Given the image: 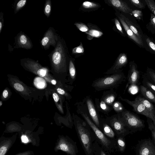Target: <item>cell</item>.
I'll list each match as a JSON object with an SVG mask.
<instances>
[{"instance_id":"52","label":"cell","mask_w":155,"mask_h":155,"mask_svg":"<svg viewBox=\"0 0 155 155\" xmlns=\"http://www.w3.org/2000/svg\"><path fill=\"white\" fill-rule=\"evenodd\" d=\"M2 104V103L1 101H0V106H1Z\"/></svg>"},{"instance_id":"28","label":"cell","mask_w":155,"mask_h":155,"mask_svg":"<svg viewBox=\"0 0 155 155\" xmlns=\"http://www.w3.org/2000/svg\"><path fill=\"white\" fill-rule=\"evenodd\" d=\"M147 78L155 84V71L147 68L145 75Z\"/></svg>"},{"instance_id":"19","label":"cell","mask_w":155,"mask_h":155,"mask_svg":"<svg viewBox=\"0 0 155 155\" xmlns=\"http://www.w3.org/2000/svg\"><path fill=\"white\" fill-rule=\"evenodd\" d=\"M121 17L124 20L130 29L139 38L142 39L143 34L141 30L139 29L136 25L132 22L128 18L119 12Z\"/></svg>"},{"instance_id":"13","label":"cell","mask_w":155,"mask_h":155,"mask_svg":"<svg viewBox=\"0 0 155 155\" xmlns=\"http://www.w3.org/2000/svg\"><path fill=\"white\" fill-rule=\"evenodd\" d=\"M130 69L127 76L128 82L126 86V89L129 85L135 86L138 83L139 75L137 65L134 61L130 63Z\"/></svg>"},{"instance_id":"6","label":"cell","mask_w":155,"mask_h":155,"mask_svg":"<svg viewBox=\"0 0 155 155\" xmlns=\"http://www.w3.org/2000/svg\"><path fill=\"white\" fill-rule=\"evenodd\" d=\"M119 98L121 100L126 102L131 106L133 108V110L135 112L151 119L155 125V115L150 112L143 104L137 99L135 98L134 100L132 101L126 98H124L120 96Z\"/></svg>"},{"instance_id":"34","label":"cell","mask_w":155,"mask_h":155,"mask_svg":"<svg viewBox=\"0 0 155 155\" xmlns=\"http://www.w3.org/2000/svg\"><path fill=\"white\" fill-rule=\"evenodd\" d=\"M27 1L26 0H20L17 3L14 11V14H16L19 10L23 8L25 5Z\"/></svg>"},{"instance_id":"46","label":"cell","mask_w":155,"mask_h":155,"mask_svg":"<svg viewBox=\"0 0 155 155\" xmlns=\"http://www.w3.org/2000/svg\"><path fill=\"white\" fill-rule=\"evenodd\" d=\"M21 139L22 142L26 143L29 142V140L26 135H23L21 137Z\"/></svg>"},{"instance_id":"50","label":"cell","mask_w":155,"mask_h":155,"mask_svg":"<svg viewBox=\"0 0 155 155\" xmlns=\"http://www.w3.org/2000/svg\"><path fill=\"white\" fill-rule=\"evenodd\" d=\"M52 83L53 84H56V81L54 80H53L51 81Z\"/></svg>"},{"instance_id":"4","label":"cell","mask_w":155,"mask_h":155,"mask_svg":"<svg viewBox=\"0 0 155 155\" xmlns=\"http://www.w3.org/2000/svg\"><path fill=\"white\" fill-rule=\"evenodd\" d=\"M75 105L77 113L81 115L84 119L103 144L108 147L110 144V141L91 120L88 115V112L85 103L84 101L76 103Z\"/></svg>"},{"instance_id":"47","label":"cell","mask_w":155,"mask_h":155,"mask_svg":"<svg viewBox=\"0 0 155 155\" xmlns=\"http://www.w3.org/2000/svg\"><path fill=\"white\" fill-rule=\"evenodd\" d=\"M57 92L61 95H66V93L65 91L62 89L58 88L57 89Z\"/></svg>"},{"instance_id":"2","label":"cell","mask_w":155,"mask_h":155,"mask_svg":"<svg viewBox=\"0 0 155 155\" xmlns=\"http://www.w3.org/2000/svg\"><path fill=\"white\" fill-rule=\"evenodd\" d=\"M126 78L124 73L120 72L98 78L93 81L91 86L97 91L113 89L118 86Z\"/></svg>"},{"instance_id":"12","label":"cell","mask_w":155,"mask_h":155,"mask_svg":"<svg viewBox=\"0 0 155 155\" xmlns=\"http://www.w3.org/2000/svg\"><path fill=\"white\" fill-rule=\"evenodd\" d=\"M128 59L125 53L120 54L116 59L113 66L104 74H112L122 72L121 69L127 64Z\"/></svg>"},{"instance_id":"16","label":"cell","mask_w":155,"mask_h":155,"mask_svg":"<svg viewBox=\"0 0 155 155\" xmlns=\"http://www.w3.org/2000/svg\"><path fill=\"white\" fill-rule=\"evenodd\" d=\"M17 134H14L9 137L2 136L0 139V155H5L8 150L15 143Z\"/></svg>"},{"instance_id":"24","label":"cell","mask_w":155,"mask_h":155,"mask_svg":"<svg viewBox=\"0 0 155 155\" xmlns=\"http://www.w3.org/2000/svg\"><path fill=\"white\" fill-rule=\"evenodd\" d=\"M143 85L150 90L155 94V84L149 80L145 75L143 77Z\"/></svg>"},{"instance_id":"31","label":"cell","mask_w":155,"mask_h":155,"mask_svg":"<svg viewBox=\"0 0 155 155\" xmlns=\"http://www.w3.org/2000/svg\"><path fill=\"white\" fill-rule=\"evenodd\" d=\"M85 33L91 36L96 38H99L103 34L102 32L95 29H89Z\"/></svg>"},{"instance_id":"26","label":"cell","mask_w":155,"mask_h":155,"mask_svg":"<svg viewBox=\"0 0 155 155\" xmlns=\"http://www.w3.org/2000/svg\"><path fill=\"white\" fill-rule=\"evenodd\" d=\"M83 8L86 9H93L100 7L98 4L89 1H85L82 4Z\"/></svg>"},{"instance_id":"35","label":"cell","mask_w":155,"mask_h":155,"mask_svg":"<svg viewBox=\"0 0 155 155\" xmlns=\"http://www.w3.org/2000/svg\"><path fill=\"white\" fill-rule=\"evenodd\" d=\"M84 52V48L81 42L79 46L73 48L72 50V53L74 54H83Z\"/></svg>"},{"instance_id":"36","label":"cell","mask_w":155,"mask_h":155,"mask_svg":"<svg viewBox=\"0 0 155 155\" xmlns=\"http://www.w3.org/2000/svg\"><path fill=\"white\" fill-rule=\"evenodd\" d=\"M74 25L81 31L83 32H86L89 30V28L85 24L80 22H76Z\"/></svg>"},{"instance_id":"45","label":"cell","mask_w":155,"mask_h":155,"mask_svg":"<svg viewBox=\"0 0 155 155\" xmlns=\"http://www.w3.org/2000/svg\"><path fill=\"white\" fill-rule=\"evenodd\" d=\"M150 20L151 25L155 28V16L152 13H151Z\"/></svg>"},{"instance_id":"51","label":"cell","mask_w":155,"mask_h":155,"mask_svg":"<svg viewBox=\"0 0 155 155\" xmlns=\"http://www.w3.org/2000/svg\"><path fill=\"white\" fill-rule=\"evenodd\" d=\"M101 155H105L104 153L102 151L101 152Z\"/></svg>"},{"instance_id":"30","label":"cell","mask_w":155,"mask_h":155,"mask_svg":"<svg viewBox=\"0 0 155 155\" xmlns=\"http://www.w3.org/2000/svg\"><path fill=\"white\" fill-rule=\"evenodd\" d=\"M103 126L106 134L110 137H113L114 135V133L110 126L104 122L103 123Z\"/></svg>"},{"instance_id":"21","label":"cell","mask_w":155,"mask_h":155,"mask_svg":"<svg viewBox=\"0 0 155 155\" xmlns=\"http://www.w3.org/2000/svg\"><path fill=\"white\" fill-rule=\"evenodd\" d=\"M140 90L143 96L150 102L155 103V94L154 93L143 85L140 86Z\"/></svg>"},{"instance_id":"17","label":"cell","mask_w":155,"mask_h":155,"mask_svg":"<svg viewBox=\"0 0 155 155\" xmlns=\"http://www.w3.org/2000/svg\"><path fill=\"white\" fill-rule=\"evenodd\" d=\"M106 3L112 6L124 13L129 14L133 12L125 2L119 0H107L105 1Z\"/></svg>"},{"instance_id":"37","label":"cell","mask_w":155,"mask_h":155,"mask_svg":"<svg viewBox=\"0 0 155 155\" xmlns=\"http://www.w3.org/2000/svg\"><path fill=\"white\" fill-rule=\"evenodd\" d=\"M130 1L132 4L139 8L143 9L145 8L144 4L139 0H130Z\"/></svg>"},{"instance_id":"44","label":"cell","mask_w":155,"mask_h":155,"mask_svg":"<svg viewBox=\"0 0 155 155\" xmlns=\"http://www.w3.org/2000/svg\"><path fill=\"white\" fill-rule=\"evenodd\" d=\"M34 154V152L31 150H28L19 153L15 155H32Z\"/></svg>"},{"instance_id":"10","label":"cell","mask_w":155,"mask_h":155,"mask_svg":"<svg viewBox=\"0 0 155 155\" xmlns=\"http://www.w3.org/2000/svg\"><path fill=\"white\" fill-rule=\"evenodd\" d=\"M105 120L109 123L117 133L124 134L127 132L129 133V130L122 121L118 113L107 117Z\"/></svg>"},{"instance_id":"27","label":"cell","mask_w":155,"mask_h":155,"mask_svg":"<svg viewBox=\"0 0 155 155\" xmlns=\"http://www.w3.org/2000/svg\"><path fill=\"white\" fill-rule=\"evenodd\" d=\"M51 2L50 0L45 1L44 10V13L45 16L48 18L51 15Z\"/></svg>"},{"instance_id":"3","label":"cell","mask_w":155,"mask_h":155,"mask_svg":"<svg viewBox=\"0 0 155 155\" xmlns=\"http://www.w3.org/2000/svg\"><path fill=\"white\" fill-rule=\"evenodd\" d=\"M127 128L133 132L142 130L144 127V122L137 115L125 109L118 113Z\"/></svg>"},{"instance_id":"1","label":"cell","mask_w":155,"mask_h":155,"mask_svg":"<svg viewBox=\"0 0 155 155\" xmlns=\"http://www.w3.org/2000/svg\"><path fill=\"white\" fill-rule=\"evenodd\" d=\"M53 67L66 70L69 66L70 55L64 39L59 35L57 45L48 55Z\"/></svg>"},{"instance_id":"43","label":"cell","mask_w":155,"mask_h":155,"mask_svg":"<svg viewBox=\"0 0 155 155\" xmlns=\"http://www.w3.org/2000/svg\"><path fill=\"white\" fill-rule=\"evenodd\" d=\"M4 24L3 13L1 12L0 13V34L1 33Z\"/></svg>"},{"instance_id":"33","label":"cell","mask_w":155,"mask_h":155,"mask_svg":"<svg viewBox=\"0 0 155 155\" xmlns=\"http://www.w3.org/2000/svg\"><path fill=\"white\" fill-rule=\"evenodd\" d=\"M145 3L148 8L155 16V2L153 0H145Z\"/></svg>"},{"instance_id":"8","label":"cell","mask_w":155,"mask_h":155,"mask_svg":"<svg viewBox=\"0 0 155 155\" xmlns=\"http://www.w3.org/2000/svg\"><path fill=\"white\" fill-rule=\"evenodd\" d=\"M54 150L57 152L58 150L63 151L70 155H75L74 146L63 136L59 135L54 148Z\"/></svg>"},{"instance_id":"32","label":"cell","mask_w":155,"mask_h":155,"mask_svg":"<svg viewBox=\"0 0 155 155\" xmlns=\"http://www.w3.org/2000/svg\"><path fill=\"white\" fill-rule=\"evenodd\" d=\"M35 86L38 88H42L46 85V82L44 79L40 77H37L35 78L34 81Z\"/></svg>"},{"instance_id":"29","label":"cell","mask_w":155,"mask_h":155,"mask_svg":"<svg viewBox=\"0 0 155 155\" xmlns=\"http://www.w3.org/2000/svg\"><path fill=\"white\" fill-rule=\"evenodd\" d=\"M112 107L113 109L117 113H120L125 109L123 104L120 102L118 101L114 102L113 104Z\"/></svg>"},{"instance_id":"20","label":"cell","mask_w":155,"mask_h":155,"mask_svg":"<svg viewBox=\"0 0 155 155\" xmlns=\"http://www.w3.org/2000/svg\"><path fill=\"white\" fill-rule=\"evenodd\" d=\"M96 107L98 110L104 114L108 113L113 109L112 107L110 106L101 99L100 100L98 98L95 99Z\"/></svg>"},{"instance_id":"25","label":"cell","mask_w":155,"mask_h":155,"mask_svg":"<svg viewBox=\"0 0 155 155\" xmlns=\"http://www.w3.org/2000/svg\"><path fill=\"white\" fill-rule=\"evenodd\" d=\"M147 122L148 128L151 133L153 141L155 144V125L152 120L150 118H147Z\"/></svg>"},{"instance_id":"48","label":"cell","mask_w":155,"mask_h":155,"mask_svg":"<svg viewBox=\"0 0 155 155\" xmlns=\"http://www.w3.org/2000/svg\"><path fill=\"white\" fill-rule=\"evenodd\" d=\"M53 97L55 102H57L58 101L59 97L57 94L54 93L53 94Z\"/></svg>"},{"instance_id":"41","label":"cell","mask_w":155,"mask_h":155,"mask_svg":"<svg viewBox=\"0 0 155 155\" xmlns=\"http://www.w3.org/2000/svg\"><path fill=\"white\" fill-rule=\"evenodd\" d=\"M146 41L149 47L155 52V44L148 37L146 38Z\"/></svg>"},{"instance_id":"5","label":"cell","mask_w":155,"mask_h":155,"mask_svg":"<svg viewBox=\"0 0 155 155\" xmlns=\"http://www.w3.org/2000/svg\"><path fill=\"white\" fill-rule=\"evenodd\" d=\"M75 127L79 135L81 142L87 153L90 154L91 153V140L88 130L86 129V123L77 115L73 114Z\"/></svg>"},{"instance_id":"15","label":"cell","mask_w":155,"mask_h":155,"mask_svg":"<svg viewBox=\"0 0 155 155\" xmlns=\"http://www.w3.org/2000/svg\"><path fill=\"white\" fill-rule=\"evenodd\" d=\"M116 15L119 19L129 38L140 46L143 47L144 45L142 39L139 38L130 29L124 20L120 15L119 12L115 10Z\"/></svg>"},{"instance_id":"9","label":"cell","mask_w":155,"mask_h":155,"mask_svg":"<svg viewBox=\"0 0 155 155\" xmlns=\"http://www.w3.org/2000/svg\"><path fill=\"white\" fill-rule=\"evenodd\" d=\"M137 155H155V144L150 139L141 140L136 149Z\"/></svg>"},{"instance_id":"22","label":"cell","mask_w":155,"mask_h":155,"mask_svg":"<svg viewBox=\"0 0 155 155\" xmlns=\"http://www.w3.org/2000/svg\"><path fill=\"white\" fill-rule=\"evenodd\" d=\"M143 104L146 108L152 114L155 115V108L152 103L143 97L138 95L136 97Z\"/></svg>"},{"instance_id":"11","label":"cell","mask_w":155,"mask_h":155,"mask_svg":"<svg viewBox=\"0 0 155 155\" xmlns=\"http://www.w3.org/2000/svg\"><path fill=\"white\" fill-rule=\"evenodd\" d=\"M15 39V48H22L28 50L33 47L32 43L29 37L22 31L18 33Z\"/></svg>"},{"instance_id":"14","label":"cell","mask_w":155,"mask_h":155,"mask_svg":"<svg viewBox=\"0 0 155 155\" xmlns=\"http://www.w3.org/2000/svg\"><path fill=\"white\" fill-rule=\"evenodd\" d=\"M85 104L89 115L96 125L100 126V117L97 112L94 103L92 99L89 96H87L83 101Z\"/></svg>"},{"instance_id":"42","label":"cell","mask_w":155,"mask_h":155,"mask_svg":"<svg viewBox=\"0 0 155 155\" xmlns=\"http://www.w3.org/2000/svg\"><path fill=\"white\" fill-rule=\"evenodd\" d=\"M15 88L18 91H21L24 90V87L20 84L19 83H15L14 84Z\"/></svg>"},{"instance_id":"49","label":"cell","mask_w":155,"mask_h":155,"mask_svg":"<svg viewBox=\"0 0 155 155\" xmlns=\"http://www.w3.org/2000/svg\"><path fill=\"white\" fill-rule=\"evenodd\" d=\"M8 91L6 90H5L3 92V97L6 98L8 96Z\"/></svg>"},{"instance_id":"39","label":"cell","mask_w":155,"mask_h":155,"mask_svg":"<svg viewBox=\"0 0 155 155\" xmlns=\"http://www.w3.org/2000/svg\"><path fill=\"white\" fill-rule=\"evenodd\" d=\"M40 66L39 64L38 70L37 71V74L41 76L44 77L46 74L47 70L45 68H39Z\"/></svg>"},{"instance_id":"23","label":"cell","mask_w":155,"mask_h":155,"mask_svg":"<svg viewBox=\"0 0 155 155\" xmlns=\"http://www.w3.org/2000/svg\"><path fill=\"white\" fill-rule=\"evenodd\" d=\"M75 59L71 56L69 61V74L71 79L74 81L76 77V71L74 65Z\"/></svg>"},{"instance_id":"7","label":"cell","mask_w":155,"mask_h":155,"mask_svg":"<svg viewBox=\"0 0 155 155\" xmlns=\"http://www.w3.org/2000/svg\"><path fill=\"white\" fill-rule=\"evenodd\" d=\"M59 35L53 27H50L41 41L42 47L45 50L49 49L50 46L55 48L58 43Z\"/></svg>"},{"instance_id":"40","label":"cell","mask_w":155,"mask_h":155,"mask_svg":"<svg viewBox=\"0 0 155 155\" xmlns=\"http://www.w3.org/2000/svg\"><path fill=\"white\" fill-rule=\"evenodd\" d=\"M117 142L120 150L121 151H123L125 146V143L123 140L122 138H120L118 139Z\"/></svg>"},{"instance_id":"38","label":"cell","mask_w":155,"mask_h":155,"mask_svg":"<svg viewBox=\"0 0 155 155\" xmlns=\"http://www.w3.org/2000/svg\"><path fill=\"white\" fill-rule=\"evenodd\" d=\"M114 22L117 29H118V31L120 32V33L122 35V36H125V35L124 34L118 19L117 18H115L114 19Z\"/></svg>"},{"instance_id":"18","label":"cell","mask_w":155,"mask_h":155,"mask_svg":"<svg viewBox=\"0 0 155 155\" xmlns=\"http://www.w3.org/2000/svg\"><path fill=\"white\" fill-rule=\"evenodd\" d=\"M117 95L116 92L111 89L110 90L105 91L101 99L108 105L112 107Z\"/></svg>"}]
</instances>
